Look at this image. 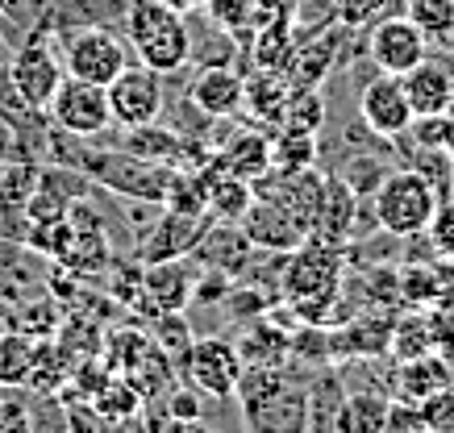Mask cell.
<instances>
[{
  "mask_svg": "<svg viewBox=\"0 0 454 433\" xmlns=\"http://www.w3.org/2000/svg\"><path fill=\"white\" fill-rule=\"evenodd\" d=\"M142 405H146V400H142V391L134 388V383H129L125 375H117V371H113V375L97 388V396H92V408H97L100 417H109V421L138 417Z\"/></svg>",
  "mask_w": 454,
  "mask_h": 433,
  "instance_id": "obj_33",
  "label": "cell"
},
{
  "mask_svg": "<svg viewBox=\"0 0 454 433\" xmlns=\"http://www.w3.org/2000/svg\"><path fill=\"white\" fill-rule=\"evenodd\" d=\"M429 334H434V354H442L454 367V308H426Z\"/></svg>",
  "mask_w": 454,
  "mask_h": 433,
  "instance_id": "obj_40",
  "label": "cell"
},
{
  "mask_svg": "<svg viewBox=\"0 0 454 433\" xmlns=\"http://www.w3.org/2000/svg\"><path fill=\"white\" fill-rule=\"evenodd\" d=\"M400 308H358L350 321L333 325L330 329V359L346 363V359H363V354H387V337L396 325Z\"/></svg>",
  "mask_w": 454,
  "mask_h": 433,
  "instance_id": "obj_13",
  "label": "cell"
},
{
  "mask_svg": "<svg viewBox=\"0 0 454 433\" xmlns=\"http://www.w3.org/2000/svg\"><path fill=\"white\" fill-rule=\"evenodd\" d=\"M288 92L292 88H288V80H284V71L254 67L250 75H242V112H250L254 126H276Z\"/></svg>",
  "mask_w": 454,
  "mask_h": 433,
  "instance_id": "obj_25",
  "label": "cell"
},
{
  "mask_svg": "<svg viewBox=\"0 0 454 433\" xmlns=\"http://www.w3.org/2000/svg\"><path fill=\"white\" fill-rule=\"evenodd\" d=\"M355 209H358V192L342 180V175L325 171V200H321L313 234L325 242L346 246V242H350V225H355Z\"/></svg>",
  "mask_w": 454,
  "mask_h": 433,
  "instance_id": "obj_24",
  "label": "cell"
},
{
  "mask_svg": "<svg viewBox=\"0 0 454 433\" xmlns=\"http://www.w3.org/2000/svg\"><path fill=\"white\" fill-rule=\"evenodd\" d=\"M9 75H13L21 104L34 112H46L67 71H63V55L46 38H29L9 55Z\"/></svg>",
  "mask_w": 454,
  "mask_h": 433,
  "instance_id": "obj_8",
  "label": "cell"
},
{
  "mask_svg": "<svg viewBox=\"0 0 454 433\" xmlns=\"http://www.w3.org/2000/svg\"><path fill=\"white\" fill-rule=\"evenodd\" d=\"M63 325V305L55 296H26L9 308V329H21L29 337H55Z\"/></svg>",
  "mask_w": 454,
  "mask_h": 433,
  "instance_id": "obj_31",
  "label": "cell"
},
{
  "mask_svg": "<svg viewBox=\"0 0 454 433\" xmlns=\"http://www.w3.org/2000/svg\"><path fill=\"white\" fill-rule=\"evenodd\" d=\"M9 55H13V50H9V43L0 38V63H9Z\"/></svg>",
  "mask_w": 454,
  "mask_h": 433,
  "instance_id": "obj_49",
  "label": "cell"
},
{
  "mask_svg": "<svg viewBox=\"0 0 454 433\" xmlns=\"http://www.w3.org/2000/svg\"><path fill=\"white\" fill-rule=\"evenodd\" d=\"M46 117H51V126L63 129V134H75V138H100V134L113 126L109 92H105L100 84L63 75V84H59Z\"/></svg>",
  "mask_w": 454,
  "mask_h": 433,
  "instance_id": "obj_9",
  "label": "cell"
},
{
  "mask_svg": "<svg viewBox=\"0 0 454 433\" xmlns=\"http://www.w3.org/2000/svg\"><path fill=\"white\" fill-rule=\"evenodd\" d=\"M121 34L129 50H134V58L154 67L159 75L188 71L192 34H188V17L176 13L171 4H163V0H129Z\"/></svg>",
  "mask_w": 454,
  "mask_h": 433,
  "instance_id": "obj_2",
  "label": "cell"
},
{
  "mask_svg": "<svg viewBox=\"0 0 454 433\" xmlns=\"http://www.w3.org/2000/svg\"><path fill=\"white\" fill-rule=\"evenodd\" d=\"M429 308H454V259H429Z\"/></svg>",
  "mask_w": 454,
  "mask_h": 433,
  "instance_id": "obj_38",
  "label": "cell"
},
{
  "mask_svg": "<svg viewBox=\"0 0 454 433\" xmlns=\"http://www.w3.org/2000/svg\"><path fill=\"white\" fill-rule=\"evenodd\" d=\"M426 234L442 259H454V200L438 205V213H434V221H429Z\"/></svg>",
  "mask_w": 454,
  "mask_h": 433,
  "instance_id": "obj_42",
  "label": "cell"
},
{
  "mask_svg": "<svg viewBox=\"0 0 454 433\" xmlns=\"http://www.w3.org/2000/svg\"><path fill=\"white\" fill-rule=\"evenodd\" d=\"M200 171H205V188H208V217H213V221H242L250 209V200H254V183L213 167V159H208V167H200Z\"/></svg>",
  "mask_w": 454,
  "mask_h": 433,
  "instance_id": "obj_26",
  "label": "cell"
},
{
  "mask_svg": "<svg viewBox=\"0 0 454 433\" xmlns=\"http://www.w3.org/2000/svg\"><path fill=\"white\" fill-rule=\"evenodd\" d=\"M208 213H179L163 209V217L146 229V238L138 246V263H167V259H188L196 251L200 234L208 229Z\"/></svg>",
  "mask_w": 454,
  "mask_h": 433,
  "instance_id": "obj_15",
  "label": "cell"
},
{
  "mask_svg": "<svg viewBox=\"0 0 454 433\" xmlns=\"http://www.w3.org/2000/svg\"><path fill=\"white\" fill-rule=\"evenodd\" d=\"M400 13L409 17L434 46L454 29V0H404Z\"/></svg>",
  "mask_w": 454,
  "mask_h": 433,
  "instance_id": "obj_35",
  "label": "cell"
},
{
  "mask_svg": "<svg viewBox=\"0 0 454 433\" xmlns=\"http://www.w3.org/2000/svg\"><path fill=\"white\" fill-rule=\"evenodd\" d=\"M404 97L413 104V117H442L454 109V71L446 63V55H426L413 71L400 75Z\"/></svg>",
  "mask_w": 454,
  "mask_h": 433,
  "instance_id": "obj_17",
  "label": "cell"
},
{
  "mask_svg": "<svg viewBox=\"0 0 454 433\" xmlns=\"http://www.w3.org/2000/svg\"><path fill=\"white\" fill-rule=\"evenodd\" d=\"M146 433H213V429H208L205 421H171L163 413V405H159V413L146 417Z\"/></svg>",
  "mask_w": 454,
  "mask_h": 433,
  "instance_id": "obj_44",
  "label": "cell"
},
{
  "mask_svg": "<svg viewBox=\"0 0 454 433\" xmlns=\"http://www.w3.org/2000/svg\"><path fill=\"white\" fill-rule=\"evenodd\" d=\"M188 100L196 109L213 117V121H230L234 112H242V71L234 63H221V67H200L188 80Z\"/></svg>",
  "mask_w": 454,
  "mask_h": 433,
  "instance_id": "obj_20",
  "label": "cell"
},
{
  "mask_svg": "<svg viewBox=\"0 0 454 433\" xmlns=\"http://www.w3.org/2000/svg\"><path fill=\"white\" fill-rule=\"evenodd\" d=\"M454 383V367L442 354H421L413 363H396V383H392V400H409L421 405L426 396L450 388Z\"/></svg>",
  "mask_w": 454,
  "mask_h": 433,
  "instance_id": "obj_23",
  "label": "cell"
},
{
  "mask_svg": "<svg viewBox=\"0 0 454 433\" xmlns=\"http://www.w3.org/2000/svg\"><path fill=\"white\" fill-rule=\"evenodd\" d=\"M380 433H429L426 421H421V408L409 405V400H392L384 417V429Z\"/></svg>",
  "mask_w": 454,
  "mask_h": 433,
  "instance_id": "obj_43",
  "label": "cell"
},
{
  "mask_svg": "<svg viewBox=\"0 0 454 433\" xmlns=\"http://www.w3.org/2000/svg\"><path fill=\"white\" fill-rule=\"evenodd\" d=\"M71 354L59 346V337H34V367H29V383L26 388L34 396H59L71 383Z\"/></svg>",
  "mask_w": 454,
  "mask_h": 433,
  "instance_id": "obj_28",
  "label": "cell"
},
{
  "mask_svg": "<svg viewBox=\"0 0 454 433\" xmlns=\"http://www.w3.org/2000/svg\"><path fill=\"white\" fill-rule=\"evenodd\" d=\"M213 167L230 171V175H242V180H262L271 171V154H267V134L259 129H238L234 138H217L213 146Z\"/></svg>",
  "mask_w": 454,
  "mask_h": 433,
  "instance_id": "obj_22",
  "label": "cell"
},
{
  "mask_svg": "<svg viewBox=\"0 0 454 433\" xmlns=\"http://www.w3.org/2000/svg\"><path fill=\"white\" fill-rule=\"evenodd\" d=\"M267 154H271V171L292 175V171L317 167V159H321V142H317V134H309V129L276 126L271 134H267Z\"/></svg>",
  "mask_w": 454,
  "mask_h": 433,
  "instance_id": "obj_27",
  "label": "cell"
},
{
  "mask_svg": "<svg viewBox=\"0 0 454 433\" xmlns=\"http://www.w3.org/2000/svg\"><path fill=\"white\" fill-rule=\"evenodd\" d=\"M109 112H113V126L121 129H138L151 126L163 117L167 104V75H159L146 63H129V67L113 80L109 88Z\"/></svg>",
  "mask_w": 454,
  "mask_h": 433,
  "instance_id": "obj_7",
  "label": "cell"
},
{
  "mask_svg": "<svg viewBox=\"0 0 454 433\" xmlns=\"http://www.w3.org/2000/svg\"><path fill=\"white\" fill-rule=\"evenodd\" d=\"M238 354H242V367H284L292 354V329L288 325H276V317H250V321H238L230 329Z\"/></svg>",
  "mask_w": 454,
  "mask_h": 433,
  "instance_id": "obj_21",
  "label": "cell"
},
{
  "mask_svg": "<svg viewBox=\"0 0 454 433\" xmlns=\"http://www.w3.org/2000/svg\"><path fill=\"white\" fill-rule=\"evenodd\" d=\"M442 151L450 154V163H454V109L446 112V126H442Z\"/></svg>",
  "mask_w": 454,
  "mask_h": 433,
  "instance_id": "obj_45",
  "label": "cell"
},
{
  "mask_svg": "<svg viewBox=\"0 0 454 433\" xmlns=\"http://www.w3.org/2000/svg\"><path fill=\"white\" fill-rule=\"evenodd\" d=\"M426 55H429V38L404 13L380 17V21L367 26V58H372L375 71L404 75V71H413Z\"/></svg>",
  "mask_w": 454,
  "mask_h": 433,
  "instance_id": "obj_11",
  "label": "cell"
},
{
  "mask_svg": "<svg viewBox=\"0 0 454 433\" xmlns=\"http://www.w3.org/2000/svg\"><path fill=\"white\" fill-rule=\"evenodd\" d=\"M63 71L71 80H88V84L109 88L134 58H129V43L125 34L109 26H75L63 34Z\"/></svg>",
  "mask_w": 454,
  "mask_h": 433,
  "instance_id": "obj_5",
  "label": "cell"
},
{
  "mask_svg": "<svg viewBox=\"0 0 454 433\" xmlns=\"http://www.w3.org/2000/svg\"><path fill=\"white\" fill-rule=\"evenodd\" d=\"M146 334L159 342V350H163L167 359L179 367V359L188 354V346H192V325L184 321V313H159V317H151L146 321Z\"/></svg>",
  "mask_w": 454,
  "mask_h": 433,
  "instance_id": "obj_36",
  "label": "cell"
},
{
  "mask_svg": "<svg viewBox=\"0 0 454 433\" xmlns=\"http://www.w3.org/2000/svg\"><path fill=\"white\" fill-rule=\"evenodd\" d=\"M276 126H296V129H309V134H321V126H325V100H321V88H292Z\"/></svg>",
  "mask_w": 454,
  "mask_h": 433,
  "instance_id": "obj_34",
  "label": "cell"
},
{
  "mask_svg": "<svg viewBox=\"0 0 454 433\" xmlns=\"http://www.w3.org/2000/svg\"><path fill=\"white\" fill-rule=\"evenodd\" d=\"M254 251H259V246L247 238V229L238 221H208V229L200 234V242H196V251L188 254V259H192L196 267H208V271H221V275L238 280L250 267Z\"/></svg>",
  "mask_w": 454,
  "mask_h": 433,
  "instance_id": "obj_16",
  "label": "cell"
},
{
  "mask_svg": "<svg viewBox=\"0 0 454 433\" xmlns=\"http://www.w3.org/2000/svg\"><path fill=\"white\" fill-rule=\"evenodd\" d=\"M29 367H34V337L21 329H4L0 334V388L21 391L29 383Z\"/></svg>",
  "mask_w": 454,
  "mask_h": 433,
  "instance_id": "obj_32",
  "label": "cell"
},
{
  "mask_svg": "<svg viewBox=\"0 0 454 433\" xmlns=\"http://www.w3.org/2000/svg\"><path fill=\"white\" fill-rule=\"evenodd\" d=\"M4 329H9V308L0 305V334H4Z\"/></svg>",
  "mask_w": 454,
  "mask_h": 433,
  "instance_id": "obj_48",
  "label": "cell"
},
{
  "mask_svg": "<svg viewBox=\"0 0 454 433\" xmlns=\"http://www.w3.org/2000/svg\"><path fill=\"white\" fill-rule=\"evenodd\" d=\"M51 159V126L42 112L0 109V163H46Z\"/></svg>",
  "mask_w": 454,
  "mask_h": 433,
  "instance_id": "obj_19",
  "label": "cell"
},
{
  "mask_svg": "<svg viewBox=\"0 0 454 433\" xmlns=\"http://www.w3.org/2000/svg\"><path fill=\"white\" fill-rule=\"evenodd\" d=\"M358 121L375 129L380 138H400L404 129L413 126V104L404 97L400 75L375 71L372 80L358 88Z\"/></svg>",
  "mask_w": 454,
  "mask_h": 433,
  "instance_id": "obj_12",
  "label": "cell"
},
{
  "mask_svg": "<svg viewBox=\"0 0 454 433\" xmlns=\"http://www.w3.org/2000/svg\"><path fill=\"white\" fill-rule=\"evenodd\" d=\"M238 225L247 229V238L254 242L259 251H296V246L309 238V229H304L301 217L267 192H254L247 217H242Z\"/></svg>",
  "mask_w": 454,
  "mask_h": 433,
  "instance_id": "obj_14",
  "label": "cell"
},
{
  "mask_svg": "<svg viewBox=\"0 0 454 433\" xmlns=\"http://www.w3.org/2000/svg\"><path fill=\"white\" fill-rule=\"evenodd\" d=\"M333 17L350 29H367L384 17V0H333Z\"/></svg>",
  "mask_w": 454,
  "mask_h": 433,
  "instance_id": "obj_39",
  "label": "cell"
},
{
  "mask_svg": "<svg viewBox=\"0 0 454 433\" xmlns=\"http://www.w3.org/2000/svg\"><path fill=\"white\" fill-rule=\"evenodd\" d=\"M67 217H71V246L59 259V267L71 271V275H97V271H105L113 263V238L100 209L88 196H80V200L67 205Z\"/></svg>",
  "mask_w": 454,
  "mask_h": 433,
  "instance_id": "obj_10",
  "label": "cell"
},
{
  "mask_svg": "<svg viewBox=\"0 0 454 433\" xmlns=\"http://www.w3.org/2000/svg\"><path fill=\"white\" fill-rule=\"evenodd\" d=\"M196 271L192 259H167V263H142V292H146V321L159 313H184L192 300Z\"/></svg>",
  "mask_w": 454,
  "mask_h": 433,
  "instance_id": "obj_18",
  "label": "cell"
},
{
  "mask_svg": "<svg viewBox=\"0 0 454 433\" xmlns=\"http://www.w3.org/2000/svg\"><path fill=\"white\" fill-rule=\"evenodd\" d=\"M372 205H375V221L384 234L392 238H413V234H426L434 213H438V192L426 175H417L413 167H392L384 175V183L372 192Z\"/></svg>",
  "mask_w": 454,
  "mask_h": 433,
  "instance_id": "obj_3",
  "label": "cell"
},
{
  "mask_svg": "<svg viewBox=\"0 0 454 433\" xmlns=\"http://www.w3.org/2000/svg\"><path fill=\"white\" fill-rule=\"evenodd\" d=\"M438 46H442V50H450V55H454V29H450V34H446V38H442Z\"/></svg>",
  "mask_w": 454,
  "mask_h": 433,
  "instance_id": "obj_47",
  "label": "cell"
},
{
  "mask_svg": "<svg viewBox=\"0 0 454 433\" xmlns=\"http://www.w3.org/2000/svg\"><path fill=\"white\" fill-rule=\"evenodd\" d=\"M176 371L188 388H196L208 400H234V388L242 379V354L230 334H205L192 337V346L179 359Z\"/></svg>",
  "mask_w": 454,
  "mask_h": 433,
  "instance_id": "obj_6",
  "label": "cell"
},
{
  "mask_svg": "<svg viewBox=\"0 0 454 433\" xmlns=\"http://www.w3.org/2000/svg\"><path fill=\"white\" fill-rule=\"evenodd\" d=\"M421 354H434V334H429L426 308H400L392 337H387V359L392 363H413Z\"/></svg>",
  "mask_w": 454,
  "mask_h": 433,
  "instance_id": "obj_29",
  "label": "cell"
},
{
  "mask_svg": "<svg viewBox=\"0 0 454 433\" xmlns=\"http://www.w3.org/2000/svg\"><path fill=\"white\" fill-rule=\"evenodd\" d=\"M387 405H392V396H384V391H346L338 421H333V433H380Z\"/></svg>",
  "mask_w": 454,
  "mask_h": 433,
  "instance_id": "obj_30",
  "label": "cell"
},
{
  "mask_svg": "<svg viewBox=\"0 0 454 433\" xmlns=\"http://www.w3.org/2000/svg\"><path fill=\"white\" fill-rule=\"evenodd\" d=\"M342 275H346V246L309 234V238H304L296 251H288V259H284L279 300H288L292 308L325 300V296L338 292Z\"/></svg>",
  "mask_w": 454,
  "mask_h": 433,
  "instance_id": "obj_4",
  "label": "cell"
},
{
  "mask_svg": "<svg viewBox=\"0 0 454 433\" xmlns=\"http://www.w3.org/2000/svg\"><path fill=\"white\" fill-rule=\"evenodd\" d=\"M400 9H404V0H384V17L400 13Z\"/></svg>",
  "mask_w": 454,
  "mask_h": 433,
  "instance_id": "obj_46",
  "label": "cell"
},
{
  "mask_svg": "<svg viewBox=\"0 0 454 433\" xmlns=\"http://www.w3.org/2000/svg\"><path fill=\"white\" fill-rule=\"evenodd\" d=\"M163 413L171 421H200L205 417V400L196 388H171L163 400Z\"/></svg>",
  "mask_w": 454,
  "mask_h": 433,
  "instance_id": "obj_41",
  "label": "cell"
},
{
  "mask_svg": "<svg viewBox=\"0 0 454 433\" xmlns=\"http://www.w3.org/2000/svg\"><path fill=\"white\" fill-rule=\"evenodd\" d=\"M309 375L301 367H242L234 388L247 433H309Z\"/></svg>",
  "mask_w": 454,
  "mask_h": 433,
  "instance_id": "obj_1",
  "label": "cell"
},
{
  "mask_svg": "<svg viewBox=\"0 0 454 433\" xmlns=\"http://www.w3.org/2000/svg\"><path fill=\"white\" fill-rule=\"evenodd\" d=\"M417 408H421V421H426L429 433H454V383L426 396Z\"/></svg>",
  "mask_w": 454,
  "mask_h": 433,
  "instance_id": "obj_37",
  "label": "cell"
}]
</instances>
